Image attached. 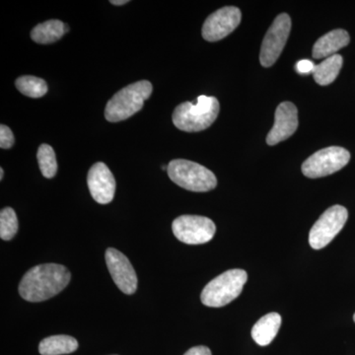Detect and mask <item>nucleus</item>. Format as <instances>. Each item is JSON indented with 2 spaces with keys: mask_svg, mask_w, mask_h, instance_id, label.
I'll use <instances>...</instances> for the list:
<instances>
[{
  "mask_svg": "<svg viewBox=\"0 0 355 355\" xmlns=\"http://www.w3.org/2000/svg\"><path fill=\"white\" fill-rule=\"evenodd\" d=\"M71 275L64 266L44 263L25 273L19 284L21 297L29 302H42L58 295L69 286Z\"/></svg>",
  "mask_w": 355,
  "mask_h": 355,
  "instance_id": "obj_1",
  "label": "nucleus"
},
{
  "mask_svg": "<svg viewBox=\"0 0 355 355\" xmlns=\"http://www.w3.org/2000/svg\"><path fill=\"white\" fill-rule=\"evenodd\" d=\"M219 114V102L216 98L198 96L197 102H184L173 113L175 127L187 132L207 130L216 121Z\"/></svg>",
  "mask_w": 355,
  "mask_h": 355,
  "instance_id": "obj_2",
  "label": "nucleus"
},
{
  "mask_svg": "<svg viewBox=\"0 0 355 355\" xmlns=\"http://www.w3.org/2000/svg\"><path fill=\"white\" fill-rule=\"evenodd\" d=\"M153 84L141 80L130 84L113 96L105 109V118L111 123L125 121L144 107L153 93Z\"/></svg>",
  "mask_w": 355,
  "mask_h": 355,
  "instance_id": "obj_3",
  "label": "nucleus"
},
{
  "mask_svg": "<svg viewBox=\"0 0 355 355\" xmlns=\"http://www.w3.org/2000/svg\"><path fill=\"white\" fill-rule=\"evenodd\" d=\"M247 279V272L240 268L221 273L203 288L200 295L202 304L214 308L229 304L242 293Z\"/></svg>",
  "mask_w": 355,
  "mask_h": 355,
  "instance_id": "obj_4",
  "label": "nucleus"
},
{
  "mask_svg": "<svg viewBox=\"0 0 355 355\" xmlns=\"http://www.w3.org/2000/svg\"><path fill=\"white\" fill-rule=\"evenodd\" d=\"M168 176L181 188L197 193L216 189V175L205 166L184 159H176L168 165Z\"/></svg>",
  "mask_w": 355,
  "mask_h": 355,
  "instance_id": "obj_5",
  "label": "nucleus"
},
{
  "mask_svg": "<svg viewBox=\"0 0 355 355\" xmlns=\"http://www.w3.org/2000/svg\"><path fill=\"white\" fill-rule=\"evenodd\" d=\"M350 154L343 147L331 146L311 155L302 164V173L310 179L329 176L349 162Z\"/></svg>",
  "mask_w": 355,
  "mask_h": 355,
  "instance_id": "obj_6",
  "label": "nucleus"
},
{
  "mask_svg": "<svg viewBox=\"0 0 355 355\" xmlns=\"http://www.w3.org/2000/svg\"><path fill=\"white\" fill-rule=\"evenodd\" d=\"M349 217L345 207L334 205L320 216L311 228L309 244L314 250H321L328 246L345 226Z\"/></svg>",
  "mask_w": 355,
  "mask_h": 355,
  "instance_id": "obj_7",
  "label": "nucleus"
},
{
  "mask_svg": "<svg viewBox=\"0 0 355 355\" xmlns=\"http://www.w3.org/2000/svg\"><path fill=\"white\" fill-rule=\"evenodd\" d=\"M172 230L179 241L188 245H200L214 238L216 226L207 217L182 216L173 221Z\"/></svg>",
  "mask_w": 355,
  "mask_h": 355,
  "instance_id": "obj_8",
  "label": "nucleus"
},
{
  "mask_svg": "<svg viewBox=\"0 0 355 355\" xmlns=\"http://www.w3.org/2000/svg\"><path fill=\"white\" fill-rule=\"evenodd\" d=\"M291 30L288 14H279L266 33L261 44L260 62L263 67H272L284 51Z\"/></svg>",
  "mask_w": 355,
  "mask_h": 355,
  "instance_id": "obj_9",
  "label": "nucleus"
},
{
  "mask_svg": "<svg viewBox=\"0 0 355 355\" xmlns=\"http://www.w3.org/2000/svg\"><path fill=\"white\" fill-rule=\"evenodd\" d=\"M242 14L235 6L219 9L207 17L202 26L203 39L216 42L227 37L241 22Z\"/></svg>",
  "mask_w": 355,
  "mask_h": 355,
  "instance_id": "obj_10",
  "label": "nucleus"
},
{
  "mask_svg": "<svg viewBox=\"0 0 355 355\" xmlns=\"http://www.w3.org/2000/svg\"><path fill=\"white\" fill-rule=\"evenodd\" d=\"M105 259L110 275L119 289L128 295L135 293L137 289V272L127 257L118 250L109 248Z\"/></svg>",
  "mask_w": 355,
  "mask_h": 355,
  "instance_id": "obj_11",
  "label": "nucleus"
},
{
  "mask_svg": "<svg viewBox=\"0 0 355 355\" xmlns=\"http://www.w3.org/2000/svg\"><path fill=\"white\" fill-rule=\"evenodd\" d=\"M87 183L91 196L100 205H107L114 200L116 180L104 163L97 162L90 168Z\"/></svg>",
  "mask_w": 355,
  "mask_h": 355,
  "instance_id": "obj_12",
  "label": "nucleus"
},
{
  "mask_svg": "<svg viewBox=\"0 0 355 355\" xmlns=\"http://www.w3.org/2000/svg\"><path fill=\"white\" fill-rule=\"evenodd\" d=\"M298 128V111L291 102H284L275 111V125L266 137L268 146H275L293 135Z\"/></svg>",
  "mask_w": 355,
  "mask_h": 355,
  "instance_id": "obj_13",
  "label": "nucleus"
},
{
  "mask_svg": "<svg viewBox=\"0 0 355 355\" xmlns=\"http://www.w3.org/2000/svg\"><path fill=\"white\" fill-rule=\"evenodd\" d=\"M349 33L343 29L333 30L321 37L313 46V58H324L336 55V51L349 43Z\"/></svg>",
  "mask_w": 355,
  "mask_h": 355,
  "instance_id": "obj_14",
  "label": "nucleus"
},
{
  "mask_svg": "<svg viewBox=\"0 0 355 355\" xmlns=\"http://www.w3.org/2000/svg\"><path fill=\"white\" fill-rule=\"evenodd\" d=\"M282 326L279 313H268L261 318L252 329V338L261 347H266L275 340Z\"/></svg>",
  "mask_w": 355,
  "mask_h": 355,
  "instance_id": "obj_15",
  "label": "nucleus"
},
{
  "mask_svg": "<svg viewBox=\"0 0 355 355\" xmlns=\"http://www.w3.org/2000/svg\"><path fill=\"white\" fill-rule=\"evenodd\" d=\"M78 349V342L70 336L58 335L44 338L39 345L41 355H64L72 354Z\"/></svg>",
  "mask_w": 355,
  "mask_h": 355,
  "instance_id": "obj_16",
  "label": "nucleus"
},
{
  "mask_svg": "<svg viewBox=\"0 0 355 355\" xmlns=\"http://www.w3.org/2000/svg\"><path fill=\"white\" fill-rule=\"evenodd\" d=\"M69 27L60 20H49L37 25L31 32L33 41L38 44H51L62 39Z\"/></svg>",
  "mask_w": 355,
  "mask_h": 355,
  "instance_id": "obj_17",
  "label": "nucleus"
},
{
  "mask_svg": "<svg viewBox=\"0 0 355 355\" xmlns=\"http://www.w3.org/2000/svg\"><path fill=\"white\" fill-rule=\"evenodd\" d=\"M343 57L340 55H331L316 65L313 76L319 85L326 86L333 83L340 73L343 67Z\"/></svg>",
  "mask_w": 355,
  "mask_h": 355,
  "instance_id": "obj_18",
  "label": "nucleus"
},
{
  "mask_svg": "<svg viewBox=\"0 0 355 355\" xmlns=\"http://www.w3.org/2000/svg\"><path fill=\"white\" fill-rule=\"evenodd\" d=\"M15 85L23 95L34 99L43 97L48 92L46 81L39 77L21 76L16 80Z\"/></svg>",
  "mask_w": 355,
  "mask_h": 355,
  "instance_id": "obj_19",
  "label": "nucleus"
},
{
  "mask_svg": "<svg viewBox=\"0 0 355 355\" xmlns=\"http://www.w3.org/2000/svg\"><path fill=\"white\" fill-rule=\"evenodd\" d=\"M37 158L43 176L46 179L55 177L58 172V162L53 147L48 144H42L39 147Z\"/></svg>",
  "mask_w": 355,
  "mask_h": 355,
  "instance_id": "obj_20",
  "label": "nucleus"
},
{
  "mask_svg": "<svg viewBox=\"0 0 355 355\" xmlns=\"http://www.w3.org/2000/svg\"><path fill=\"white\" fill-rule=\"evenodd\" d=\"M18 231V219L11 207H6L0 212V237L4 241L12 239Z\"/></svg>",
  "mask_w": 355,
  "mask_h": 355,
  "instance_id": "obj_21",
  "label": "nucleus"
},
{
  "mask_svg": "<svg viewBox=\"0 0 355 355\" xmlns=\"http://www.w3.org/2000/svg\"><path fill=\"white\" fill-rule=\"evenodd\" d=\"M14 135L12 130L6 125H0V147L2 149H9L13 146Z\"/></svg>",
  "mask_w": 355,
  "mask_h": 355,
  "instance_id": "obj_22",
  "label": "nucleus"
},
{
  "mask_svg": "<svg viewBox=\"0 0 355 355\" xmlns=\"http://www.w3.org/2000/svg\"><path fill=\"white\" fill-rule=\"evenodd\" d=\"M316 65L313 64L309 60H302L296 64V71L300 74H309L314 72Z\"/></svg>",
  "mask_w": 355,
  "mask_h": 355,
  "instance_id": "obj_23",
  "label": "nucleus"
},
{
  "mask_svg": "<svg viewBox=\"0 0 355 355\" xmlns=\"http://www.w3.org/2000/svg\"><path fill=\"white\" fill-rule=\"evenodd\" d=\"M184 355H212L211 352L205 345H198V347H191Z\"/></svg>",
  "mask_w": 355,
  "mask_h": 355,
  "instance_id": "obj_24",
  "label": "nucleus"
},
{
  "mask_svg": "<svg viewBox=\"0 0 355 355\" xmlns=\"http://www.w3.org/2000/svg\"><path fill=\"white\" fill-rule=\"evenodd\" d=\"M111 2L112 4H114V6H123V4L128 3V0H112Z\"/></svg>",
  "mask_w": 355,
  "mask_h": 355,
  "instance_id": "obj_25",
  "label": "nucleus"
},
{
  "mask_svg": "<svg viewBox=\"0 0 355 355\" xmlns=\"http://www.w3.org/2000/svg\"><path fill=\"white\" fill-rule=\"evenodd\" d=\"M4 170L0 168V180L3 179Z\"/></svg>",
  "mask_w": 355,
  "mask_h": 355,
  "instance_id": "obj_26",
  "label": "nucleus"
},
{
  "mask_svg": "<svg viewBox=\"0 0 355 355\" xmlns=\"http://www.w3.org/2000/svg\"><path fill=\"white\" fill-rule=\"evenodd\" d=\"M354 322H355V314H354Z\"/></svg>",
  "mask_w": 355,
  "mask_h": 355,
  "instance_id": "obj_27",
  "label": "nucleus"
}]
</instances>
